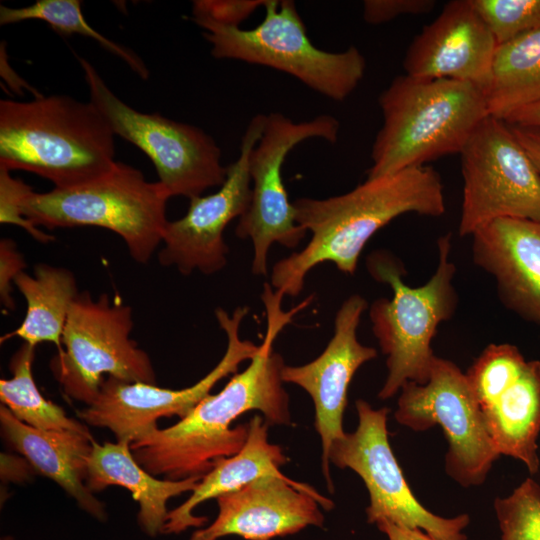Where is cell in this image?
<instances>
[{
  "mask_svg": "<svg viewBox=\"0 0 540 540\" xmlns=\"http://www.w3.org/2000/svg\"><path fill=\"white\" fill-rule=\"evenodd\" d=\"M284 295L265 283L261 299L266 311V332L257 354L245 370L235 373L224 388L203 398L176 424L131 443L135 460L154 476L182 480L203 477L216 461L235 455L248 436V424H231L242 414L257 410L268 425H289V396L281 377L285 365L273 343L310 298L289 311L282 310Z\"/></svg>",
  "mask_w": 540,
  "mask_h": 540,
  "instance_id": "obj_1",
  "label": "cell"
},
{
  "mask_svg": "<svg viewBox=\"0 0 540 540\" xmlns=\"http://www.w3.org/2000/svg\"><path fill=\"white\" fill-rule=\"evenodd\" d=\"M293 206L297 223L311 239L276 262L270 277L275 290L291 297L302 291L307 274L321 263L354 274L367 242L395 218L408 213L439 217L445 212L441 177L428 165L367 178L342 195L301 197Z\"/></svg>",
  "mask_w": 540,
  "mask_h": 540,
  "instance_id": "obj_2",
  "label": "cell"
},
{
  "mask_svg": "<svg viewBox=\"0 0 540 540\" xmlns=\"http://www.w3.org/2000/svg\"><path fill=\"white\" fill-rule=\"evenodd\" d=\"M170 195L159 182L122 162L102 176L64 189L37 193L10 171L0 168V222L22 227L37 241L52 236L40 229L97 226L113 231L125 242L130 256L149 262L163 241L166 204Z\"/></svg>",
  "mask_w": 540,
  "mask_h": 540,
  "instance_id": "obj_3",
  "label": "cell"
},
{
  "mask_svg": "<svg viewBox=\"0 0 540 540\" xmlns=\"http://www.w3.org/2000/svg\"><path fill=\"white\" fill-rule=\"evenodd\" d=\"M111 127L97 108L66 95L0 101V168L26 170L74 187L115 164Z\"/></svg>",
  "mask_w": 540,
  "mask_h": 540,
  "instance_id": "obj_4",
  "label": "cell"
},
{
  "mask_svg": "<svg viewBox=\"0 0 540 540\" xmlns=\"http://www.w3.org/2000/svg\"><path fill=\"white\" fill-rule=\"evenodd\" d=\"M383 124L367 178L425 166L458 153L489 116L483 91L467 82L396 76L380 94Z\"/></svg>",
  "mask_w": 540,
  "mask_h": 540,
  "instance_id": "obj_5",
  "label": "cell"
},
{
  "mask_svg": "<svg viewBox=\"0 0 540 540\" xmlns=\"http://www.w3.org/2000/svg\"><path fill=\"white\" fill-rule=\"evenodd\" d=\"M437 249L436 270L419 287L404 283L406 270L391 253L375 251L367 258L372 278L392 290V298L376 299L369 308L373 334L386 356L387 377L378 393L381 400L395 396L407 382L428 381L435 358L432 340L438 326L453 317L457 309L451 234L438 238Z\"/></svg>",
  "mask_w": 540,
  "mask_h": 540,
  "instance_id": "obj_6",
  "label": "cell"
},
{
  "mask_svg": "<svg viewBox=\"0 0 540 540\" xmlns=\"http://www.w3.org/2000/svg\"><path fill=\"white\" fill-rule=\"evenodd\" d=\"M264 10L262 22L251 29L192 20L204 29L214 58L282 71L334 101L345 100L357 88L366 60L355 46L341 52L315 46L292 0H266Z\"/></svg>",
  "mask_w": 540,
  "mask_h": 540,
  "instance_id": "obj_7",
  "label": "cell"
},
{
  "mask_svg": "<svg viewBox=\"0 0 540 540\" xmlns=\"http://www.w3.org/2000/svg\"><path fill=\"white\" fill-rule=\"evenodd\" d=\"M132 309L107 294L94 299L79 292L62 335V349L51 360V370L64 393L91 405L104 375L126 382L154 384L156 375L148 354L130 338Z\"/></svg>",
  "mask_w": 540,
  "mask_h": 540,
  "instance_id": "obj_8",
  "label": "cell"
},
{
  "mask_svg": "<svg viewBox=\"0 0 540 540\" xmlns=\"http://www.w3.org/2000/svg\"><path fill=\"white\" fill-rule=\"evenodd\" d=\"M78 59L89 88V101L115 135L150 158L158 181L170 197L191 199L224 183L227 167L222 165L221 149L209 134L194 125L133 109L110 90L89 61Z\"/></svg>",
  "mask_w": 540,
  "mask_h": 540,
  "instance_id": "obj_9",
  "label": "cell"
},
{
  "mask_svg": "<svg viewBox=\"0 0 540 540\" xmlns=\"http://www.w3.org/2000/svg\"><path fill=\"white\" fill-rule=\"evenodd\" d=\"M460 157L461 237L471 236L502 218L540 222V175L505 121L486 117L466 142Z\"/></svg>",
  "mask_w": 540,
  "mask_h": 540,
  "instance_id": "obj_10",
  "label": "cell"
},
{
  "mask_svg": "<svg viewBox=\"0 0 540 540\" xmlns=\"http://www.w3.org/2000/svg\"><path fill=\"white\" fill-rule=\"evenodd\" d=\"M394 418L416 432L441 427L445 471L462 487L483 484L500 457L465 373L448 359L435 356L426 383L402 386Z\"/></svg>",
  "mask_w": 540,
  "mask_h": 540,
  "instance_id": "obj_11",
  "label": "cell"
},
{
  "mask_svg": "<svg viewBox=\"0 0 540 540\" xmlns=\"http://www.w3.org/2000/svg\"><path fill=\"white\" fill-rule=\"evenodd\" d=\"M339 128V121L328 114L303 122H294L278 112L266 115L263 133L249 160L251 201L235 229L238 238L250 239L253 244V274L267 275L268 253L274 243L294 248L307 233L295 219V209L283 182L286 156L310 138L335 143Z\"/></svg>",
  "mask_w": 540,
  "mask_h": 540,
  "instance_id": "obj_12",
  "label": "cell"
},
{
  "mask_svg": "<svg viewBox=\"0 0 540 540\" xmlns=\"http://www.w3.org/2000/svg\"><path fill=\"white\" fill-rule=\"evenodd\" d=\"M355 407L358 425L332 444L329 462L351 469L363 480L370 499L367 521L388 520L421 529L438 540H466L467 514L439 516L426 509L411 491L389 443V409H375L363 399L356 400Z\"/></svg>",
  "mask_w": 540,
  "mask_h": 540,
  "instance_id": "obj_13",
  "label": "cell"
},
{
  "mask_svg": "<svg viewBox=\"0 0 540 540\" xmlns=\"http://www.w3.org/2000/svg\"><path fill=\"white\" fill-rule=\"evenodd\" d=\"M248 312L247 306L235 308L231 315L223 308L215 310L218 324L227 337L226 351L218 364L192 386L175 390L107 377L97 399L78 411V417L89 425L108 428L117 441L130 443L157 428L156 423L162 417H185L210 394L218 381L236 373L242 362L257 354L259 346L241 339L239 334L241 322Z\"/></svg>",
  "mask_w": 540,
  "mask_h": 540,
  "instance_id": "obj_14",
  "label": "cell"
},
{
  "mask_svg": "<svg viewBox=\"0 0 540 540\" xmlns=\"http://www.w3.org/2000/svg\"><path fill=\"white\" fill-rule=\"evenodd\" d=\"M265 114L255 115L242 137L238 158L227 166L220 188L207 196L190 200L186 214L169 221L158 258L163 266H175L183 275L199 271L210 275L227 263L228 246L224 241L227 225L246 212L251 201L250 155L259 141Z\"/></svg>",
  "mask_w": 540,
  "mask_h": 540,
  "instance_id": "obj_15",
  "label": "cell"
},
{
  "mask_svg": "<svg viewBox=\"0 0 540 540\" xmlns=\"http://www.w3.org/2000/svg\"><path fill=\"white\" fill-rule=\"evenodd\" d=\"M367 301L359 294L349 296L334 319L333 336L323 352L300 366L284 365L283 382L305 390L314 403L315 429L322 444V471L328 490L333 493L329 451L332 444L345 435L343 415L350 383L357 370L377 357V350L361 344L357 329Z\"/></svg>",
  "mask_w": 540,
  "mask_h": 540,
  "instance_id": "obj_16",
  "label": "cell"
},
{
  "mask_svg": "<svg viewBox=\"0 0 540 540\" xmlns=\"http://www.w3.org/2000/svg\"><path fill=\"white\" fill-rule=\"evenodd\" d=\"M218 515L190 540H218L236 535L246 540H271L299 532L309 525L322 527L320 506L331 510L332 500L305 483L285 475L264 476L241 489L216 498Z\"/></svg>",
  "mask_w": 540,
  "mask_h": 540,
  "instance_id": "obj_17",
  "label": "cell"
},
{
  "mask_svg": "<svg viewBox=\"0 0 540 540\" xmlns=\"http://www.w3.org/2000/svg\"><path fill=\"white\" fill-rule=\"evenodd\" d=\"M497 44L470 0H453L410 43L405 74L486 88Z\"/></svg>",
  "mask_w": 540,
  "mask_h": 540,
  "instance_id": "obj_18",
  "label": "cell"
},
{
  "mask_svg": "<svg viewBox=\"0 0 540 540\" xmlns=\"http://www.w3.org/2000/svg\"><path fill=\"white\" fill-rule=\"evenodd\" d=\"M471 237L473 262L495 280L503 305L540 327V222L497 219Z\"/></svg>",
  "mask_w": 540,
  "mask_h": 540,
  "instance_id": "obj_19",
  "label": "cell"
},
{
  "mask_svg": "<svg viewBox=\"0 0 540 540\" xmlns=\"http://www.w3.org/2000/svg\"><path fill=\"white\" fill-rule=\"evenodd\" d=\"M0 426L5 441L36 472L57 483L85 512L100 521L106 519L102 503L85 484L94 439L91 434L36 429L18 420L4 405Z\"/></svg>",
  "mask_w": 540,
  "mask_h": 540,
  "instance_id": "obj_20",
  "label": "cell"
},
{
  "mask_svg": "<svg viewBox=\"0 0 540 540\" xmlns=\"http://www.w3.org/2000/svg\"><path fill=\"white\" fill-rule=\"evenodd\" d=\"M201 478L156 479L135 460L130 442L99 444L93 439L85 484L91 492L111 485L129 490L139 505L137 521L141 530L146 535L155 537L163 533L169 513L168 500L182 493L192 492Z\"/></svg>",
  "mask_w": 540,
  "mask_h": 540,
  "instance_id": "obj_21",
  "label": "cell"
},
{
  "mask_svg": "<svg viewBox=\"0 0 540 540\" xmlns=\"http://www.w3.org/2000/svg\"><path fill=\"white\" fill-rule=\"evenodd\" d=\"M268 424L258 414L248 423V436L235 455L221 458L205 474L190 497L169 511L164 534H178L190 527H202L207 517L196 516L194 509L204 501L237 491L264 476H282L280 467L289 461L279 445L268 440Z\"/></svg>",
  "mask_w": 540,
  "mask_h": 540,
  "instance_id": "obj_22",
  "label": "cell"
},
{
  "mask_svg": "<svg viewBox=\"0 0 540 540\" xmlns=\"http://www.w3.org/2000/svg\"><path fill=\"white\" fill-rule=\"evenodd\" d=\"M480 410L498 454L519 460L531 475L536 474L540 467V361H527L517 378Z\"/></svg>",
  "mask_w": 540,
  "mask_h": 540,
  "instance_id": "obj_23",
  "label": "cell"
},
{
  "mask_svg": "<svg viewBox=\"0 0 540 540\" xmlns=\"http://www.w3.org/2000/svg\"><path fill=\"white\" fill-rule=\"evenodd\" d=\"M14 284L25 298L26 314L21 325L2 340L17 336L34 347L50 342L60 351L68 314L79 294L73 273L67 268L38 264L33 275L22 272Z\"/></svg>",
  "mask_w": 540,
  "mask_h": 540,
  "instance_id": "obj_24",
  "label": "cell"
},
{
  "mask_svg": "<svg viewBox=\"0 0 540 540\" xmlns=\"http://www.w3.org/2000/svg\"><path fill=\"white\" fill-rule=\"evenodd\" d=\"M483 94L489 116L503 121L540 101V28L497 46Z\"/></svg>",
  "mask_w": 540,
  "mask_h": 540,
  "instance_id": "obj_25",
  "label": "cell"
},
{
  "mask_svg": "<svg viewBox=\"0 0 540 540\" xmlns=\"http://www.w3.org/2000/svg\"><path fill=\"white\" fill-rule=\"evenodd\" d=\"M36 347L23 343L10 360V379L0 380V399L21 422L46 431H74L90 434L85 424L68 417L65 411L40 393L32 376Z\"/></svg>",
  "mask_w": 540,
  "mask_h": 540,
  "instance_id": "obj_26",
  "label": "cell"
},
{
  "mask_svg": "<svg viewBox=\"0 0 540 540\" xmlns=\"http://www.w3.org/2000/svg\"><path fill=\"white\" fill-rule=\"evenodd\" d=\"M79 0H37L33 4L11 8L0 6V24L7 25L24 20H42L62 36L80 34L97 41L102 47L124 60L142 79L149 77L143 61L130 49L106 38L85 20Z\"/></svg>",
  "mask_w": 540,
  "mask_h": 540,
  "instance_id": "obj_27",
  "label": "cell"
},
{
  "mask_svg": "<svg viewBox=\"0 0 540 540\" xmlns=\"http://www.w3.org/2000/svg\"><path fill=\"white\" fill-rule=\"evenodd\" d=\"M526 362L520 350L508 343L489 344L480 353L465 373L480 409L517 378Z\"/></svg>",
  "mask_w": 540,
  "mask_h": 540,
  "instance_id": "obj_28",
  "label": "cell"
},
{
  "mask_svg": "<svg viewBox=\"0 0 540 540\" xmlns=\"http://www.w3.org/2000/svg\"><path fill=\"white\" fill-rule=\"evenodd\" d=\"M500 540H540V485L527 477L508 496L494 500Z\"/></svg>",
  "mask_w": 540,
  "mask_h": 540,
  "instance_id": "obj_29",
  "label": "cell"
},
{
  "mask_svg": "<svg viewBox=\"0 0 540 540\" xmlns=\"http://www.w3.org/2000/svg\"><path fill=\"white\" fill-rule=\"evenodd\" d=\"M497 46L540 28V0H470Z\"/></svg>",
  "mask_w": 540,
  "mask_h": 540,
  "instance_id": "obj_30",
  "label": "cell"
},
{
  "mask_svg": "<svg viewBox=\"0 0 540 540\" xmlns=\"http://www.w3.org/2000/svg\"><path fill=\"white\" fill-rule=\"evenodd\" d=\"M266 0H197L192 19H204L228 27H240Z\"/></svg>",
  "mask_w": 540,
  "mask_h": 540,
  "instance_id": "obj_31",
  "label": "cell"
},
{
  "mask_svg": "<svg viewBox=\"0 0 540 540\" xmlns=\"http://www.w3.org/2000/svg\"><path fill=\"white\" fill-rule=\"evenodd\" d=\"M434 0H366L363 18L373 25L386 23L402 15H420L434 9Z\"/></svg>",
  "mask_w": 540,
  "mask_h": 540,
  "instance_id": "obj_32",
  "label": "cell"
},
{
  "mask_svg": "<svg viewBox=\"0 0 540 540\" xmlns=\"http://www.w3.org/2000/svg\"><path fill=\"white\" fill-rule=\"evenodd\" d=\"M26 263L23 255L17 250L16 243L10 238L0 241V298L5 310H14L12 297L15 278L22 272Z\"/></svg>",
  "mask_w": 540,
  "mask_h": 540,
  "instance_id": "obj_33",
  "label": "cell"
},
{
  "mask_svg": "<svg viewBox=\"0 0 540 540\" xmlns=\"http://www.w3.org/2000/svg\"><path fill=\"white\" fill-rule=\"evenodd\" d=\"M509 126L517 140L532 159L540 175V129Z\"/></svg>",
  "mask_w": 540,
  "mask_h": 540,
  "instance_id": "obj_34",
  "label": "cell"
},
{
  "mask_svg": "<svg viewBox=\"0 0 540 540\" xmlns=\"http://www.w3.org/2000/svg\"><path fill=\"white\" fill-rule=\"evenodd\" d=\"M376 525L388 540H438L421 529L397 525L388 520H381Z\"/></svg>",
  "mask_w": 540,
  "mask_h": 540,
  "instance_id": "obj_35",
  "label": "cell"
},
{
  "mask_svg": "<svg viewBox=\"0 0 540 540\" xmlns=\"http://www.w3.org/2000/svg\"><path fill=\"white\" fill-rule=\"evenodd\" d=\"M505 122L511 126L540 129V101L514 113Z\"/></svg>",
  "mask_w": 540,
  "mask_h": 540,
  "instance_id": "obj_36",
  "label": "cell"
}]
</instances>
